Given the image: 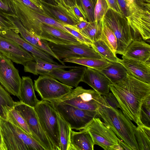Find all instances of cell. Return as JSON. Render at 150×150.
Listing matches in <instances>:
<instances>
[{
  "label": "cell",
  "instance_id": "1",
  "mask_svg": "<svg viewBox=\"0 0 150 150\" xmlns=\"http://www.w3.org/2000/svg\"><path fill=\"white\" fill-rule=\"evenodd\" d=\"M123 113L137 125H143L140 119L141 107L150 95V84L144 83L127 73L122 80L109 85Z\"/></svg>",
  "mask_w": 150,
  "mask_h": 150
},
{
  "label": "cell",
  "instance_id": "2",
  "mask_svg": "<svg viewBox=\"0 0 150 150\" xmlns=\"http://www.w3.org/2000/svg\"><path fill=\"white\" fill-rule=\"evenodd\" d=\"M103 99L97 110V117L102 119L130 150H139L135 135L137 127L120 109L111 107Z\"/></svg>",
  "mask_w": 150,
  "mask_h": 150
},
{
  "label": "cell",
  "instance_id": "3",
  "mask_svg": "<svg viewBox=\"0 0 150 150\" xmlns=\"http://www.w3.org/2000/svg\"><path fill=\"white\" fill-rule=\"evenodd\" d=\"M0 150H45L33 137L0 116Z\"/></svg>",
  "mask_w": 150,
  "mask_h": 150
},
{
  "label": "cell",
  "instance_id": "4",
  "mask_svg": "<svg viewBox=\"0 0 150 150\" xmlns=\"http://www.w3.org/2000/svg\"><path fill=\"white\" fill-rule=\"evenodd\" d=\"M34 108L40 125L52 145L54 150H60L58 113L52 104L49 101L42 100Z\"/></svg>",
  "mask_w": 150,
  "mask_h": 150
},
{
  "label": "cell",
  "instance_id": "5",
  "mask_svg": "<svg viewBox=\"0 0 150 150\" xmlns=\"http://www.w3.org/2000/svg\"><path fill=\"white\" fill-rule=\"evenodd\" d=\"M13 1L16 16L25 28L32 33L39 37L42 23L46 24L69 33L64 28V23L35 11L18 1Z\"/></svg>",
  "mask_w": 150,
  "mask_h": 150
},
{
  "label": "cell",
  "instance_id": "6",
  "mask_svg": "<svg viewBox=\"0 0 150 150\" xmlns=\"http://www.w3.org/2000/svg\"><path fill=\"white\" fill-rule=\"evenodd\" d=\"M103 20L112 31L117 40L116 54L122 55L132 41L136 39L135 35L123 16L109 8Z\"/></svg>",
  "mask_w": 150,
  "mask_h": 150
},
{
  "label": "cell",
  "instance_id": "7",
  "mask_svg": "<svg viewBox=\"0 0 150 150\" xmlns=\"http://www.w3.org/2000/svg\"><path fill=\"white\" fill-rule=\"evenodd\" d=\"M49 101L72 129H84L94 118L98 117L97 111L81 109L58 100Z\"/></svg>",
  "mask_w": 150,
  "mask_h": 150
},
{
  "label": "cell",
  "instance_id": "8",
  "mask_svg": "<svg viewBox=\"0 0 150 150\" xmlns=\"http://www.w3.org/2000/svg\"><path fill=\"white\" fill-rule=\"evenodd\" d=\"M58 100L81 109L97 111L103 100L101 95L94 90L86 89L81 86L72 89Z\"/></svg>",
  "mask_w": 150,
  "mask_h": 150
},
{
  "label": "cell",
  "instance_id": "9",
  "mask_svg": "<svg viewBox=\"0 0 150 150\" xmlns=\"http://www.w3.org/2000/svg\"><path fill=\"white\" fill-rule=\"evenodd\" d=\"M85 129L90 133L94 145L105 150H123L119 144L121 139L99 117L94 118Z\"/></svg>",
  "mask_w": 150,
  "mask_h": 150
},
{
  "label": "cell",
  "instance_id": "10",
  "mask_svg": "<svg viewBox=\"0 0 150 150\" xmlns=\"http://www.w3.org/2000/svg\"><path fill=\"white\" fill-rule=\"evenodd\" d=\"M125 18L136 36L144 40L149 39L150 9L134 2L129 6L128 15Z\"/></svg>",
  "mask_w": 150,
  "mask_h": 150
},
{
  "label": "cell",
  "instance_id": "11",
  "mask_svg": "<svg viewBox=\"0 0 150 150\" xmlns=\"http://www.w3.org/2000/svg\"><path fill=\"white\" fill-rule=\"evenodd\" d=\"M34 88L42 100H59L70 93L73 87L67 86L48 75H40L34 80Z\"/></svg>",
  "mask_w": 150,
  "mask_h": 150
},
{
  "label": "cell",
  "instance_id": "12",
  "mask_svg": "<svg viewBox=\"0 0 150 150\" xmlns=\"http://www.w3.org/2000/svg\"><path fill=\"white\" fill-rule=\"evenodd\" d=\"M14 108L25 120L33 137L45 150H54L52 145L40 125L34 108L20 101L16 102Z\"/></svg>",
  "mask_w": 150,
  "mask_h": 150
},
{
  "label": "cell",
  "instance_id": "13",
  "mask_svg": "<svg viewBox=\"0 0 150 150\" xmlns=\"http://www.w3.org/2000/svg\"><path fill=\"white\" fill-rule=\"evenodd\" d=\"M22 79L12 61L0 53V84L19 98Z\"/></svg>",
  "mask_w": 150,
  "mask_h": 150
},
{
  "label": "cell",
  "instance_id": "14",
  "mask_svg": "<svg viewBox=\"0 0 150 150\" xmlns=\"http://www.w3.org/2000/svg\"><path fill=\"white\" fill-rule=\"evenodd\" d=\"M52 51L60 60L73 58L103 59L92 47L83 43L58 44L48 42Z\"/></svg>",
  "mask_w": 150,
  "mask_h": 150
},
{
  "label": "cell",
  "instance_id": "15",
  "mask_svg": "<svg viewBox=\"0 0 150 150\" xmlns=\"http://www.w3.org/2000/svg\"><path fill=\"white\" fill-rule=\"evenodd\" d=\"M0 52L12 62L23 65L27 62L34 60L31 54L12 40L1 35Z\"/></svg>",
  "mask_w": 150,
  "mask_h": 150
},
{
  "label": "cell",
  "instance_id": "16",
  "mask_svg": "<svg viewBox=\"0 0 150 150\" xmlns=\"http://www.w3.org/2000/svg\"><path fill=\"white\" fill-rule=\"evenodd\" d=\"M17 28L15 31L19 33L21 37L26 41L38 49L47 53L53 58L57 60L62 64L65 65L63 61L59 59L50 47L48 42L41 39L28 30L22 24L17 16H8Z\"/></svg>",
  "mask_w": 150,
  "mask_h": 150
},
{
  "label": "cell",
  "instance_id": "17",
  "mask_svg": "<svg viewBox=\"0 0 150 150\" xmlns=\"http://www.w3.org/2000/svg\"><path fill=\"white\" fill-rule=\"evenodd\" d=\"M41 30L39 37L48 42L58 44L82 43L69 33L49 25L41 24Z\"/></svg>",
  "mask_w": 150,
  "mask_h": 150
},
{
  "label": "cell",
  "instance_id": "18",
  "mask_svg": "<svg viewBox=\"0 0 150 150\" xmlns=\"http://www.w3.org/2000/svg\"><path fill=\"white\" fill-rule=\"evenodd\" d=\"M86 67L84 66L76 67L69 70L59 68L53 70L46 75L51 76L69 86L76 87L81 80Z\"/></svg>",
  "mask_w": 150,
  "mask_h": 150
},
{
  "label": "cell",
  "instance_id": "19",
  "mask_svg": "<svg viewBox=\"0 0 150 150\" xmlns=\"http://www.w3.org/2000/svg\"><path fill=\"white\" fill-rule=\"evenodd\" d=\"M81 82L88 84L101 95L109 92V85L111 83L100 71L86 67Z\"/></svg>",
  "mask_w": 150,
  "mask_h": 150
},
{
  "label": "cell",
  "instance_id": "20",
  "mask_svg": "<svg viewBox=\"0 0 150 150\" xmlns=\"http://www.w3.org/2000/svg\"><path fill=\"white\" fill-rule=\"evenodd\" d=\"M118 62L125 67L127 73L136 79L150 84V63L127 58L122 56Z\"/></svg>",
  "mask_w": 150,
  "mask_h": 150
},
{
  "label": "cell",
  "instance_id": "21",
  "mask_svg": "<svg viewBox=\"0 0 150 150\" xmlns=\"http://www.w3.org/2000/svg\"><path fill=\"white\" fill-rule=\"evenodd\" d=\"M0 35L12 40L24 50L30 53L33 56L42 59L48 62L58 64L54 60L52 57L26 41L13 30L0 31Z\"/></svg>",
  "mask_w": 150,
  "mask_h": 150
},
{
  "label": "cell",
  "instance_id": "22",
  "mask_svg": "<svg viewBox=\"0 0 150 150\" xmlns=\"http://www.w3.org/2000/svg\"><path fill=\"white\" fill-rule=\"evenodd\" d=\"M39 0L47 16L56 21L72 26L79 22L66 8L57 4H52L43 0Z\"/></svg>",
  "mask_w": 150,
  "mask_h": 150
},
{
  "label": "cell",
  "instance_id": "23",
  "mask_svg": "<svg viewBox=\"0 0 150 150\" xmlns=\"http://www.w3.org/2000/svg\"><path fill=\"white\" fill-rule=\"evenodd\" d=\"M33 56L34 60L28 61L23 65L24 71L25 72L30 73L35 75H46L51 71L57 69H71L76 67L53 64Z\"/></svg>",
  "mask_w": 150,
  "mask_h": 150
},
{
  "label": "cell",
  "instance_id": "24",
  "mask_svg": "<svg viewBox=\"0 0 150 150\" xmlns=\"http://www.w3.org/2000/svg\"><path fill=\"white\" fill-rule=\"evenodd\" d=\"M122 56L127 58L150 63V45L140 40H134Z\"/></svg>",
  "mask_w": 150,
  "mask_h": 150
},
{
  "label": "cell",
  "instance_id": "25",
  "mask_svg": "<svg viewBox=\"0 0 150 150\" xmlns=\"http://www.w3.org/2000/svg\"><path fill=\"white\" fill-rule=\"evenodd\" d=\"M92 137L86 129L79 132L71 131L69 150H93Z\"/></svg>",
  "mask_w": 150,
  "mask_h": 150
},
{
  "label": "cell",
  "instance_id": "26",
  "mask_svg": "<svg viewBox=\"0 0 150 150\" xmlns=\"http://www.w3.org/2000/svg\"><path fill=\"white\" fill-rule=\"evenodd\" d=\"M22 79L19 96L20 101L34 108L40 100L35 96L32 80L28 76H23Z\"/></svg>",
  "mask_w": 150,
  "mask_h": 150
},
{
  "label": "cell",
  "instance_id": "27",
  "mask_svg": "<svg viewBox=\"0 0 150 150\" xmlns=\"http://www.w3.org/2000/svg\"><path fill=\"white\" fill-rule=\"evenodd\" d=\"M110 80L115 83L121 81L127 76V72L124 66L119 62H111L100 71Z\"/></svg>",
  "mask_w": 150,
  "mask_h": 150
},
{
  "label": "cell",
  "instance_id": "28",
  "mask_svg": "<svg viewBox=\"0 0 150 150\" xmlns=\"http://www.w3.org/2000/svg\"><path fill=\"white\" fill-rule=\"evenodd\" d=\"M64 62L77 64L101 71L107 66L110 62L104 59H97L88 58H73L63 59Z\"/></svg>",
  "mask_w": 150,
  "mask_h": 150
},
{
  "label": "cell",
  "instance_id": "29",
  "mask_svg": "<svg viewBox=\"0 0 150 150\" xmlns=\"http://www.w3.org/2000/svg\"><path fill=\"white\" fill-rule=\"evenodd\" d=\"M135 135L139 150H150V127L137 125Z\"/></svg>",
  "mask_w": 150,
  "mask_h": 150
},
{
  "label": "cell",
  "instance_id": "30",
  "mask_svg": "<svg viewBox=\"0 0 150 150\" xmlns=\"http://www.w3.org/2000/svg\"><path fill=\"white\" fill-rule=\"evenodd\" d=\"M16 103L10 94L0 84V116L6 120L8 111L14 107Z\"/></svg>",
  "mask_w": 150,
  "mask_h": 150
},
{
  "label": "cell",
  "instance_id": "31",
  "mask_svg": "<svg viewBox=\"0 0 150 150\" xmlns=\"http://www.w3.org/2000/svg\"><path fill=\"white\" fill-rule=\"evenodd\" d=\"M102 21L90 22L88 26L79 31L92 42L100 39L102 30Z\"/></svg>",
  "mask_w": 150,
  "mask_h": 150
},
{
  "label": "cell",
  "instance_id": "32",
  "mask_svg": "<svg viewBox=\"0 0 150 150\" xmlns=\"http://www.w3.org/2000/svg\"><path fill=\"white\" fill-rule=\"evenodd\" d=\"M91 47L102 58L111 62H118L119 58L100 39L93 42Z\"/></svg>",
  "mask_w": 150,
  "mask_h": 150
},
{
  "label": "cell",
  "instance_id": "33",
  "mask_svg": "<svg viewBox=\"0 0 150 150\" xmlns=\"http://www.w3.org/2000/svg\"><path fill=\"white\" fill-rule=\"evenodd\" d=\"M59 127L60 150H69L71 131L69 125L58 114Z\"/></svg>",
  "mask_w": 150,
  "mask_h": 150
},
{
  "label": "cell",
  "instance_id": "34",
  "mask_svg": "<svg viewBox=\"0 0 150 150\" xmlns=\"http://www.w3.org/2000/svg\"><path fill=\"white\" fill-rule=\"evenodd\" d=\"M6 120L33 137L25 120L14 107L8 111Z\"/></svg>",
  "mask_w": 150,
  "mask_h": 150
},
{
  "label": "cell",
  "instance_id": "35",
  "mask_svg": "<svg viewBox=\"0 0 150 150\" xmlns=\"http://www.w3.org/2000/svg\"><path fill=\"white\" fill-rule=\"evenodd\" d=\"M100 40L103 41L113 53L116 55L117 47L116 38L113 32L106 25L103 20Z\"/></svg>",
  "mask_w": 150,
  "mask_h": 150
},
{
  "label": "cell",
  "instance_id": "36",
  "mask_svg": "<svg viewBox=\"0 0 150 150\" xmlns=\"http://www.w3.org/2000/svg\"><path fill=\"white\" fill-rule=\"evenodd\" d=\"M109 8L106 0H97L94 9V21H102Z\"/></svg>",
  "mask_w": 150,
  "mask_h": 150
},
{
  "label": "cell",
  "instance_id": "37",
  "mask_svg": "<svg viewBox=\"0 0 150 150\" xmlns=\"http://www.w3.org/2000/svg\"><path fill=\"white\" fill-rule=\"evenodd\" d=\"M150 95L144 100L140 114V119L142 124L150 127Z\"/></svg>",
  "mask_w": 150,
  "mask_h": 150
},
{
  "label": "cell",
  "instance_id": "38",
  "mask_svg": "<svg viewBox=\"0 0 150 150\" xmlns=\"http://www.w3.org/2000/svg\"><path fill=\"white\" fill-rule=\"evenodd\" d=\"M81 6L86 15L88 21L90 22L94 21V5L92 0H79Z\"/></svg>",
  "mask_w": 150,
  "mask_h": 150
},
{
  "label": "cell",
  "instance_id": "39",
  "mask_svg": "<svg viewBox=\"0 0 150 150\" xmlns=\"http://www.w3.org/2000/svg\"><path fill=\"white\" fill-rule=\"evenodd\" d=\"M0 11L8 16H16L13 0H0Z\"/></svg>",
  "mask_w": 150,
  "mask_h": 150
},
{
  "label": "cell",
  "instance_id": "40",
  "mask_svg": "<svg viewBox=\"0 0 150 150\" xmlns=\"http://www.w3.org/2000/svg\"><path fill=\"white\" fill-rule=\"evenodd\" d=\"M29 8L41 14L48 16L39 0H16Z\"/></svg>",
  "mask_w": 150,
  "mask_h": 150
},
{
  "label": "cell",
  "instance_id": "41",
  "mask_svg": "<svg viewBox=\"0 0 150 150\" xmlns=\"http://www.w3.org/2000/svg\"><path fill=\"white\" fill-rule=\"evenodd\" d=\"M64 26L70 33L75 37L81 43L86 44L91 47L93 42L79 31L74 29L71 25L64 24Z\"/></svg>",
  "mask_w": 150,
  "mask_h": 150
},
{
  "label": "cell",
  "instance_id": "42",
  "mask_svg": "<svg viewBox=\"0 0 150 150\" xmlns=\"http://www.w3.org/2000/svg\"><path fill=\"white\" fill-rule=\"evenodd\" d=\"M10 30L16 31L17 28L7 15L0 11V31Z\"/></svg>",
  "mask_w": 150,
  "mask_h": 150
},
{
  "label": "cell",
  "instance_id": "43",
  "mask_svg": "<svg viewBox=\"0 0 150 150\" xmlns=\"http://www.w3.org/2000/svg\"><path fill=\"white\" fill-rule=\"evenodd\" d=\"M69 11L71 14L78 21H88L85 13L80 5L77 4L72 6Z\"/></svg>",
  "mask_w": 150,
  "mask_h": 150
},
{
  "label": "cell",
  "instance_id": "44",
  "mask_svg": "<svg viewBox=\"0 0 150 150\" xmlns=\"http://www.w3.org/2000/svg\"><path fill=\"white\" fill-rule=\"evenodd\" d=\"M101 96L107 104L115 109H120L118 101L112 92H109L108 93Z\"/></svg>",
  "mask_w": 150,
  "mask_h": 150
},
{
  "label": "cell",
  "instance_id": "45",
  "mask_svg": "<svg viewBox=\"0 0 150 150\" xmlns=\"http://www.w3.org/2000/svg\"><path fill=\"white\" fill-rule=\"evenodd\" d=\"M106 1L110 8L118 13L123 15L117 0H106Z\"/></svg>",
  "mask_w": 150,
  "mask_h": 150
},
{
  "label": "cell",
  "instance_id": "46",
  "mask_svg": "<svg viewBox=\"0 0 150 150\" xmlns=\"http://www.w3.org/2000/svg\"><path fill=\"white\" fill-rule=\"evenodd\" d=\"M122 15L125 17L128 14L129 6L126 0H117Z\"/></svg>",
  "mask_w": 150,
  "mask_h": 150
},
{
  "label": "cell",
  "instance_id": "47",
  "mask_svg": "<svg viewBox=\"0 0 150 150\" xmlns=\"http://www.w3.org/2000/svg\"><path fill=\"white\" fill-rule=\"evenodd\" d=\"M90 23L87 21H80L78 22L75 25L71 26L74 29L80 31L87 27Z\"/></svg>",
  "mask_w": 150,
  "mask_h": 150
},
{
  "label": "cell",
  "instance_id": "48",
  "mask_svg": "<svg viewBox=\"0 0 150 150\" xmlns=\"http://www.w3.org/2000/svg\"><path fill=\"white\" fill-rule=\"evenodd\" d=\"M64 6L69 10L72 6L78 4L77 0H62Z\"/></svg>",
  "mask_w": 150,
  "mask_h": 150
},
{
  "label": "cell",
  "instance_id": "49",
  "mask_svg": "<svg viewBox=\"0 0 150 150\" xmlns=\"http://www.w3.org/2000/svg\"><path fill=\"white\" fill-rule=\"evenodd\" d=\"M141 4L145 5H150V0H138Z\"/></svg>",
  "mask_w": 150,
  "mask_h": 150
},
{
  "label": "cell",
  "instance_id": "50",
  "mask_svg": "<svg viewBox=\"0 0 150 150\" xmlns=\"http://www.w3.org/2000/svg\"><path fill=\"white\" fill-rule=\"evenodd\" d=\"M54 2L56 4L59 5L65 8L63 3L62 0H53Z\"/></svg>",
  "mask_w": 150,
  "mask_h": 150
},
{
  "label": "cell",
  "instance_id": "51",
  "mask_svg": "<svg viewBox=\"0 0 150 150\" xmlns=\"http://www.w3.org/2000/svg\"><path fill=\"white\" fill-rule=\"evenodd\" d=\"M92 0L93 2V4H94V5L95 6L96 4V2L97 0Z\"/></svg>",
  "mask_w": 150,
  "mask_h": 150
},
{
  "label": "cell",
  "instance_id": "52",
  "mask_svg": "<svg viewBox=\"0 0 150 150\" xmlns=\"http://www.w3.org/2000/svg\"><path fill=\"white\" fill-rule=\"evenodd\" d=\"M0 139H1V137H0Z\"/></svg>",
  "mask_w": 150,
  "mask_h": 150
},
{
  "label": "cell",
  "instance_id": "53",
  "mask_svg": "<svg viewBox=\"0 0 150 150\" xmlns=\"http://www.w3.org/2000/svg\"></svg>",
  "mask_w": 150,
  "mask_h": 150
}]
</instances>
